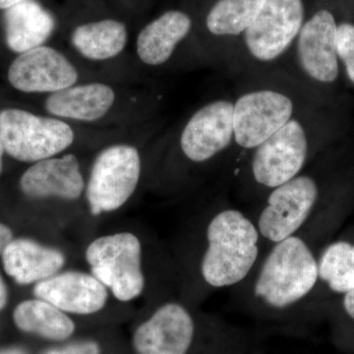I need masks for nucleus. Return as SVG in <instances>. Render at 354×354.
I'll return each instance as SVG.
<instances>
[{
  "label": "nucleus",
  "instance_id": "f257e3e1",
  "mask_svg": "<svg viewBox=\"0 0 354 354\" xmlns=\"http://www.w3.org/2000/svg\"><path fill=\"white\" fill-rule=\"evenodd\" d=\"M318 220L266 249L254 271L232 288L237 301L268 315L299 311L319 286Z\"/></svg>",
  "mask_w": 354,
  "mask_h": 354
},
{
  "label": "nucleus",
  "instance_id": "f03ea898",
  "mask_svg": "<svg viewBox=\"0 0 354 354\" xmlns=\"http://www.w3.org/2000/svg\"><path fill=\"white\" fill-rule=\"evenodd\" d=\"M200 243L195 277L203 295L241 285L266 250L252 216L228 205L203 221Z\"/></svg>",
  "mask_w": 354,
  "mask_h": 354
},
{
  "label": "nucleus",
  "instance_id": "7ed1b4c3",
  "mask_svg": "<svg viewBox=\"0 0 354 354\" xmlns=\"http://www.w3.org/2000/svg\"><path fill=\"white\" fill-rule=\"evenodd\" d=\"M0 138L11 158L37 162L64 152L73 144L75 132L59 118L6 109L0 111Z\"/></svg>",
  "mask_w": 354,
  "mask_h": 354
},
{
  "label": "nucleus",
  "instance_id": "20e7f679",
  "mask_svg": "<svg viewBox=\"0 0 354 354\" xmlns=\"http://www.w3.org/2000/svg\"><path fill=\"white\" fill-rule=\"evenodd\" d=\"M320 188L313 176L300 172L268 192L257 213L251 216L265 248L298 232L316 214Z\"/></svg>",
  "mask_w": 354,
  "mask_h": 354
},
{
  "label": "nucleus",
  "instance_id": "39448f33",
  "mask_svg": "<svg viewBox=\"0 0 354 354\" xmlns=\"http://www.w3.org/2000/svg\"><path fill=\"white\" fill-rule=\"evenodd\" d=\"M142 258L141 241L130 232L99 237L86 250L92 274L123 302L139 297L145 288Z\"/></svg>",
  "mask_w": 354,
  "mask_h": 354
},
{
  "label": "nucleus",
  "instance_id": "423d86ee",
  "mask_svg": "<svg viewBox=\"0 0 354 354\" xmlns=\"http://www.w3.org/2000/svg\"><path fill=\"white\" fill-rule=\"evenodd\" d=\"M141 171V156L136 147L114 144L104 149L93 162L86 185L92 215L121 208L138 187Z\"/></svg>",
  "mask_w": 354,
  "mask_h": 354
},
{
  "label": "nucleus",
  "instance_id": "0eeeda50",
  "mask_svg": "<svg viewBox=\"0 0 354 354\" xmlns=\"http://www.w3.org/2000/svg\"><path fill=\"white\" fill-rule=\"evenodd\" d=\"M309 157L306 133L299 121L290 120L254 149L249 171L251 179L268 192L304 171Z\"/></svg>",
  "mask_w": 354,
  "mask_h": 354
},
{
  "label": "nucleus",
  "instance_id": "6e6552de",
  "mask_svg": "<svg viewBox=\"0 0 354 354\" xmlns=\"http://www.w3.org/2000/svg\"><path fill=\"white\" fill-rule=\"evenodd\" d=\"M302 0H265L245 32L249 53L260 62L281 57L304 26Z\"/></svg>",
  "mask_w": 354,
  "mask_h": 354
},
{
  "label": "nucleus",
  "instance_id": "1a4fd4ad",
  "mask_svg": "<svg viewBox=\"0 0 354 354\" xmlns=\"http://www.w3.org/2000/svg\"><path fill=\"white\" fill-rule=\"evenodd\" d=\"M196 316L185 304H160L135 330L133 344L137 354H188L196 339Z\"/></svg>",
  "mask_w": 354,
  "mask_h": 354
},
{
  "label": "nucleus",
  "instance_id": "9d476101",
  "mask_svg": "<svg viewBox=\"0 0 354 354\" xmlns=\"http://www.w3.org/2000/svg\"><path fill=\"white\" fill-rule=\"evenodd\" d=\"M293 102L288 95L272 90L254 91L234 104V141L243 149H254L291 120Z\"/></svg>",
  "mask_w": 354,
  "mask_h": 354
},
{
  "label": "nucleus",
  "instance_id": "9b49d317",
  "mask_svg": "<svg viewBox=\"0 0 354 354\" xmlns=\"http://www.w3.org/2000/svg\"><path fill=\"white\" fill-rule=\"evenodd\" d=\"M79 76L66 55L48 46L20 53L7 73L10 85L27 94H53L75 85Z\"/></svg>",
  "mask_w": 354,
  "mask_h": 354
},
{
  "label": "nucleus",
  "instance_id": "f8f14e48",
  "mask_svg": "<svg viewBox=\"0 0 354 354\" xmlns=\"http://www.w3.org/2000/svg\"><path fill=\"white\" fill-rule=\"evenodd\" d=\"M234 104L209 102L191 116L181 133V153L193 164H206L227 150L234 139Z\"/></svg>",
  "mask_w": 354,
  "mask_h": 354
},
{
  "label": "nucleus",
  "instance_id": "ddd939ff",
  "mask_svg": "<svg viewBox=\"0 0 354 354\" xmlns=\"http://www.w3.org/2000/svg\"><path fill=\"white\" fill-rule=\"evenodd\" d=\"M337 32L333 14L320 10L302 26L298 34V62L305 73L319 82L332 83L339 76Z\"/></svg>",
  "mask_w": 354,
  "mask_h": 354
},
{
  "label": "nucleus",
  "instance_id": "4468645a",
  "mask_svg": "<svg viewBox=\"0 0 354 354\" xmlns=\"http://www.w3.org/2000/svg\"><path fill=\"white\" fill-rule=\"evenodd\" d=\"M20 188L26 196L34 199L74 201L82 196L86 183L78 158L67 153L34 162L21 176Z\"/></svg>",
  "mask_w": 354,
  "mask_h": 354
},
{
  "label": "nucleus",
  "instance_id": "2eb2a0df",
  "mask_svg": "<svg viewBox=\"0 0 354 354\" xmlns=\"http://www.w3.org/2000/svg\"><path fill=\"white\" fill-rule=\"evenodd\" d=\"M37 298L46 300L65 313L90 315L104 308L108 290L94 274L65 272L36 283Z\"/></svg>",
  "mask_w": 354,
  "mask_h": 354
},
{
  "label": "nucleus",
  "instance_id": "dca6fc26",
  "mask_svg": "<svg viewBox=\"0 0 354 354\" xmlns=\"http://www.w3.org/2000/svg\"><path fill=\"white\" fill-rule=\"evenodd\" d=\"M115 101V91L108 84H75L48 95L44 109L50 116L62 120L92 123L104 118Z\"/></svg>",
  "mask_w": 354,
  "mask_h": 354
},
{
  "label": "nucleus",
  "instance_id": "f3484780",
  "mask_svg": "<svg viewBox=\"0 0 354 354\" xmlns=\"http://www.w3.org/2000/svg\"><path fill=\"white\" fill-rule=\"evenodd\" d=\"M1 257L6 274L24 286L55 276L65 264L64 253L27 239H13Z\"/></svg>",
  "mask_w": 354,
  "mask_h": 354
},
{
  "label": "nucleus",
  "instance_id": "a211bd4d",
  "mask_svg": "<svg viewBox=\"0 0 354 354\" xmlns=\"http://www.w3.org/2000/svg\"><path fill=\"white\" fill-rule=\"evenodd\" d=\"M191 28L192 20L180 10L167 11L151 21L137 36L136 53L140 62L148 66L167 64Z\"/></svg>",
  "mask_w": 354,
  "mask_h": 354
},
{
  "label": "nucleus",
  "instance_id": "6ab92c4d",
  "mask_svg": "<svg viewBox=\"0 0 354 354\" xmlns=\"http://www.w3.org/2000/svg\"><path fill=\"white\" fill-rule=\"evenodd\" d=\"M55 30L53 14L36 0L7 9L4 13L7 46L18 55L44 46Z\"/></svg>",
  "mask_w": 354,
  "mask_h": 354
},
{
  "label": "nucleus",
  "instance_id": "aec40b11",
  "mask_svg": "<svg viewBox=\"0 0 354 354\" xmlns=\"http://www.w3.org/2000/svg\"><path fill=\"white\" fill-rule=\"evenodd\" d=\"M74 50L91 62H108L127 48L128 29L113 18L91 21L74 28L70 36Z\"/></svg>",
  "mask_w": 354,
  "mask_h": 354
},
{
  "label": "nucleus",
  "instance_id": "412c9836",
  "mask_svg": "<svg viewBox=\"0 0 354 354\" xmlns=\"http://www.w3.org/2000/svg\"><path fill=\"white\" fill-rule=\"evenodd\" d=\"M13 320L23 332L50 341H64L75 330L65 312L41 298L21 302L14 310Z\"/></svg>",
  "mask_w": 354,
  "mask_h": 354
},
{
  "label": "nucleus",
  "instance_id": "4be33fe9",
  "mask_svg": "<svg viewBox=\"0 0 354 354\" xmlns=\"http://www.w3.org/2000/svg\"><path fill=\"white\" fill-rule=\"evenodd\" d=\"M319 285L330 292L344 295L354 288V243L330 242L318 255Z\"/></svg>",
  "mask_w": 354,
  "mask_h": 354
},
{
  "label": "nucleus",
  "instance_id": "5701e85b",
  "mask_svg": "<svg viewBox=\"0 0 354 354\" xmlns=\"http://www.w3.org/2000/svg\"><path fill=\"white\" fill-rule=\"evenodd\" d=\"M265 0H218L207 16V28L216 36L245 32Z\"/></svg>",
  "mask_w": 354,
  "mask_h": 354
},
{
  "label": "nucleus",
  "instance_id": "b1692460",
  "mask_svg": "<svg viewBox=\"0 0 354 354\" xmlns=\"http://www.w3.org/2000/svg\"><path fill=\"white\" fill-rule=\"evenodd\" d=\"M337 57L344 62L348 78L354 84V25L342 23L337 26Z\"/></svg>",
  "mask_w": 354,
  "mask_h": 354
},
{
  "label": "nucleus",
  "instance_id": "393cba45",
  "mask_svg": "<svg viewBox=\"0 0 354 354\" xmlns=\"http://www.w3.org/2000/svg\"><path fill=\"white\" fill-rule=\"evenodd\" d=\"M44 354H101V349L97 342H80L64 348L50 349Z\"/></svg>",
  "mask_w": 354,
  "mask_h": 354
},
{
  "label": "nucleus",
  "instance_id": "a878e982",
  "mask_svg": "<svg viewBox=\"0 0 354 354\" xmlns=\"http://www.w3.org/2000/svg\"><path fill=\"white\" fill-rule=\"evenodd\" d=\"M342 304L346 315L354 321V288L342 295Z\"/></svg>",
  "mask_w": 354,
  "mask_h": 354
},
{
  "label": "nucleus",
  "instance_id": "bb28decb",
  "mask_svg": "<svg viewBox=\"0 0 354 354\" xmlns=\"http://www.w3.org/2000/svg\"><path fill=\"white\" fill-rule=\"evenodd\" d=\"M13 241V234L10 228L0 223V256L7 245Z\"/></svg>",
  "mask_w": 354,
  "mask_h": 354
},
{
  "label": "nucleus",
  "instance_id": "cd10ccee",
  "mask_svg": "<svg viewBox=\"0 0 354 354\" xmlns=\"http://www.w3.org/2000/svg\"><path fill=\"white\" fill-rule=\"evenodd\" d=\"M7 300H8V291H7L6 283L0 274V310L6 306Z\"/></svg>",
  "mask_w": 354,
  "mask_h": 354
},
{
  "label": "nucleus",
  "instance_id": "c85d7f7f",
  "mask_svg": "<svg viewBox=\"0 0 354 354\" xmlns=\"http://www.w3.org/2000/svg\"><path fill=\"white\" fill-rule=\"evenodd\" d=\"M28 1H35V0H0V10H7Z\"/></svg>",
  "mask_w": 354,
  "mask_h": 354
},
{
  "label": "nucleus",
  "instance_id": "c756f323",
  "mask_svg": "<svg viewBox=\"0 0 354 354\" xmlns=\"http://www.w3.org/2000/svg\"><path fill=\"white\" fill-rule=\"evenodd\" d=\"M0 354H26L24 351H21L18 348H9L4 349V351H0Z\"/></svg>",
  "mask_w": 354,
  "mask_h": 354
},
{
  "label": "nucleus",
  "instance_id": "7c9ffc66",
  "mask_svg": "<svg viewBox=\"0 0 354 354\" xmlns=\"http://www.w3.org/2000/svg\"><path fill=\"white\" fill-rule=\"evenodd\" d=\"M6 153L3 144H2L1 138H0V174L2 172V167H3V155Z\"/></svg>",
  "mask_w": 354,
  "mask_h": 354
}]
</instances>
